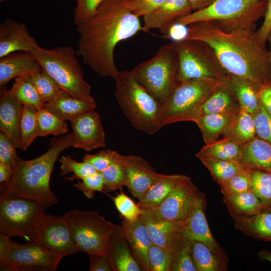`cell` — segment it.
Segmentation results:
<instances>
[{
	"mask_svg": "<svg viewBox=\"0 0 271 271\" xmlns=\"http://www.w3.org/2000/svg\"><path fill=\"white\" fill-rule=\"evenodd\" d=\"M14 167L11 165L0 163L1 184L8 182L12 177L14 174Z\"/></svg>",
	"mask_w": 271,
	"mask_h": 271,
	"instance_id": "cell-58",
	"label": "cell"
},
{
	"mask_svg": "<svg viewBox=\"0 0 271 271\" xmlns=\"http://www.w3.org/2000/svg\"><path fill=\"white\" fill-rule=\"evenodd\" d=\"M198 192L190 180L174 191L159 205L142 209L143 213L155 221L184 222Z\"/></svg>",
	"mask_w": 271,
	"mask_h": 271,
	"instance_id": "cell-14",
	"label": "cell"
},
{
	"mask_svg": "<svg viewBox=\"0 0 271 271\" xmlns=\"http://www.w3.org/2000/svg\"><path fill=\"white\" fill-rule=\"evenodd\" d=\"M223 138H232L241 145L256 136L252 115L240 109L234 119L222 134Z\"/></svg>",
	"mask_w": 271,
	"mask_h": 271,
	"instance_id": "cell-35",
	"label": "cell"
},
{
	"mask_svg": "<svg viewBox=\"0 0 271 271\" xmlns=\"http://www.w3.org/2000/svg\"><path fill=\"white\" fill-rule=\"evenodd\" d=\"M231 89L237 100L240 108L252 114L259 107V88L245 78L229 75L227 80Z\"/></svg>",
	"mask_w": 271,
	"mask_h": 271,
	"instance_id": "cell-29",
	"label": "cell"
},
{
	"mask_svg": "<svg viewBox=\"0 0 271 271\" xmlns=\"http://www.w3.org/2000/svg\"><path fill=\"white\" fill-rule=\"evenodd\" d=\"M42 69L65 92L74 97L96 103L91 85L83 77L77 52L70 46L45 49L38 46L32 53Z\"/></svg>",
	"mask_w": 271,
	"mask_h": 271,
	"instance_id": "cell-6",
	"label": "cell"
},
{
	"mask_svg": "<svg viewBox=\"0 0 271 271\" xmlns=\"http://www.w3.org/2000/svg\"><path fill=\"white\" fill-rule=\"evenodd\" d=\"M223 196L238 194L251 190V183L247 169L219 185Z\"/></svg>",
	"mask_w": 271,
	"mask_h": 271,
	"instance_id": "cell-46",
	"label": "cell"
},
{
	"mask_svg": "<svg viewBox=\"0 0 271 271\" xmlns=\"http://www.w3.org/2000/svg\"><path fill=\"white\" fill-rule=\"evenodd\" d=\"M42 70L33 54L16 52L0 58V86L3 87L13 79L31 76Z\"/></svg>",
	"mask_w": 271,
	"mask_h": 271,
	"instance_id": "cell-22",
	"label": "cell"
},
{
	"mask_svg": "<svg viewBox=\"0 0 271 271\" xmlns=\"http://www.w3.org/2000/svg\"><path fill=\"white\" fill-rule=\"evenodd\" d=\"M39 45L26 26L11 19L0 25V58L16 52L32 53Z\"/></svg>",
	"mask_w": 271,
	"mask_h": 271,
	"instance_id": "cell-19",
	"label": "cell"
},
{
	"mask_svg": "<svg viewBox=\"0 0 271 271\" xmlns=\"http://www.w3.org/2000/svg\"><path fill=\"white\" fill-rule=\"evenodd\" d=\"M191 254L197 271H224L228 258L224 252H216L203 242L191 240Z\"/></svg>",
	"mask_w": 271,
	"mask_h": 271,
	"instance_id": "cell-27",
	"label": "cell"
},
{
	"mask_svg": "<svg viewBox=\"0 0 271 271\" xmlns=\"http://www.w3.org/2000/svg\"><path fill=\"white\" fill-rule=\"evenodd\" d=\"M36 243L63 257L79 251L64 215L56 216L43 212L37 225Z\"/></svg>",
	"mask_w": 271,
	"mask_h": 271,
	"instance_id": "cell-13",
	"label": "cell"
},
{
	"mask_svg": "<svg viewBox=\"0 0 271 271\" xmlns=\"http://www.w3.org/2000/svg\"><path fill=\"white\" fill-rule=\"evenodd\" d=\"M252 115L256 136L271 144V114L259 101V109Z\"/></svg>",
	"mask_w": 271,
	"mask_h": 271,
	"instance_id": "cell-48",
	"label": "cell"
},
{
	"mask_svg": "<svg viewBox=\"0 0 271 271\" xmlns=\"http://www.w3.org/2000/svg\"><path fill=\"white\" fill-rule=\"evenodd\" d=\"M227 81L211 79H194L177 83L160 103L163 126L177 119L208 97Z\"/></svg>",
	"mask_w": 271,
	"mask_h": 271,
	"instance_id": "cell-12",
	"label": "cell"
},
{
	"mask_svg": "<svg viewBox=\"0 0 271 271\" xmlns=\"http://www.w3.org/2000/svg\"><path fill=\"white\" fill-rule=\"evenodd\" d=\"M23 104L15 98L9 90H1L0 129L20 148V125Z\"/></svg>",
	"mask_w": 271,
	"mask_h": 271,
	"instance_id": "cell-23",
	"label": "cell"
},
{
	"mask_svg": "<svg viewBox=\"0 0 271 271\" xmlns=\"http://www.w3.org/2000/svg\"><path fill=\"white\" fill-rule=\"evenodd\" d=\"M73 133L52 138L48 150L35 159L20 158L14 174L7 183L1 184V191H8L37 200L47 207L58 200L51 189V175L60 154L72 146Z\"/></svg>",
	"mask_w": 271,
	"mask_h": 271,
	"instance_id": "cell-3",
	"label": "cell"
},
{
	"mask_svg": "<svg viewBox=\"0 0 271 271\" xmlns=\"http://www.w3.org/2000/svg\"><path fill=\"white\" fill-rule=\"evenodd\" d=\"M187 34V26L174 23L169 27L165 36L173 42H178L185 40Z\"/></svg>",
	"mask_w": 271,
	"mask_h": 271,
	"instance_id": "cell-56",
	"label": "cell"
},
{
	"mask_svg": "<svg viewBox=\"0 0 271 271\" xmlns=\"http://www.w3.org/2000/svg\"><path fill=\"white\" fill-rule=\"evenodd\" d=\"M216 0H188L193 11H198L208 7Z\"/></svg>",
	"mask_w": 271,
	"mask_h": 271,
	"instance_id": "cell-59",
	"label": "cell"
},
{
	"mask_svg": "<svg viewBox=\"0 0 271 271\" xmlns=\"http://www.w3.org/2000/svg\"><path fill=\"white\" fill-rule=\"evenodd\" d=\"M122 155L118 154L115 161L100 173L104 182V192L122 191L126 183V172Z\"/></svg>",
	"mask_w": 271,
	"mask_h": 271,
	"instance_id": "cell-40",
	"label": "cell"
},
{
	"mask_svg": "<svg viewBox=\"0 0 271 271\" xmlns=\"http://www.w3.org/2000/svg\"><path fill=\"white\" fill-rule=\"evenodd\" d=\"M236 115L210 113L198 117L194 122L201 131L204 142L208 144L216 141L222 135Z\"/></svg>",
	"mask_w": 271,
	"mask_h": 271,
	"instance_id": "cell-33",
	"label": "cell"
},
{
	"mask_svg": "<svg viewBox=\"0 0 271 271\" xmlns=\"http://www.w3.org/2000/svg\"><path fill=\"white\" fill-rule=\"evenodd\" d=\"M191 241L181 234L176 239L171 248L173 253L171 271H197L191 256Z\"/></svg>",
	"mask_w": 271,
	"mask_h": 271,
	"instance_id": "cell-38",
	"label": "cell"
},
{
	"mask_svg": "<svg viewBox=\"0 0 271 271\" xmlns=\"http://www.w3.org/2000/svg\"><path fill=\"white\" fill-rule=\"evenodd\" d=\"M187 28L185 40L208 44L229 74L248 79L259 88L271 83L269 51L259 40L255 28L215 21L197 22Z\"/></svg>",
	"mask_w": 271,
	"mask_h": 271,
	"instance_id": "cell-1",
	"label": "cell"
},
{
	"mask_svg": "<svg viewBox=\"0 0 271 271\" xmlns=\"http://www.w3.org/2000/svg\"><path fill=\"white\" fill-rule=\"evenodd\" d=\"M131 71L138 82L162 102L177 84L178 60L174 42L162 46L152 58Z\"/></svg>",
	"mask_w": 271,
	"mask_h": 271,
	"instance_id": "cell-8",
	"label": "cell"
},
{
	"mask_svg": "<svg viewBox=\"0 0 271 271\" xmlns=\"http://www.w3.org/2000/svg\"><path fill=\"white\" fill-rule=\"evenodd\" d=\"M240 109L233 92L226 82L206 99L179 117L176 122L194 121L202 115L210 113L236 115Z\"/></svg>",
	"mask_w": 271,
	"mask_h": 271,
	"instance_id": "cell-17",
	"label": "cell"
},
{
	"mask_svg": "<svg viewBox=\"0 0 271 271\" xmlns=\"http://www.w3.org/2000/svg\"><path fill=\"white\" fill-rule=\"evenodd\" d=\"M96 106V103L74 97L63 90L55 100L51 103L44 104L42 107L65 121H70L89 111L94 110Z\"/></svg>",
	"mask_w": 271,
	"mask_h": 271,
	"instance_id": "cell-26",
	"label": "cell"
},
{
	"mask_svg": "<svg viewBox=\"0 0 271 271\" xmlns=\"http://www.w3.org/2000/svg\"><path fill=\"white\" fill-rule=\"evenodd\" d=\"M121 225L123 236L142 270L151 271L148 252L153 243L141 215L131 222L122 218Z\"/></svg>",
	"mask_w": 271,
	"mask_h": 271,
	"instance_id": "cell-20",
	"label": "cell"
},
{
	"mask_svg": "<svg viewBox=\"0 0 271 271\" xmlns=\"http://www.w3.org/2000/svg\"><path fill=\"white\" fill-rule=\"evenodd\" d=\"M39 137L49 134L56 136L65 134L68 131L67 124L51 111L41 107L37 109Z\"/></svg>",
	"mask_w": 271,
	"mask_h": 271,
	"instance_id": "cell-43",
	"label": "cell"
},
{
	"mask_svg": "<svg viewBox=\"0 0 271 271\" xmlns=\"http://www.w3.org/2000/svg\"><path fill=\"white\" fill-rule=\"evenodd\" d=\"M17 147L12 139L3 131L0 132V163L14 167L20 159L16 152Z\"/></svg>",
	"mask_w": 271,
	"mask_h": 271,
	"instance_id": "cell-52",
	"label": "cell"
},
{
	"mask_svg": "<svg viewBox=\"0 0 271 271\" xmlns=\"http://www.w3.org/2000/svg\"><path fill=\"white\" fill-rule=\"evenodd\" d=\"M133 0H104L92 17L77 27L78 56L102 77L113 79L119 73L114 51L121 41L143 31L139 18L131 12Z\"/></svg>",
	"mask_w": 271,
	"mask_h": 271,
	"instance_id": "cell-2",
	"label": "cell"
},
{
	"mask_svg": "<svg viewBox=\"0 0 271 271\" xmlns=\"http://www.w3.org/2000/svg\"><path fill=\"white\" fill-rule=\"evenodd\" d=\"M239 162L246 169L271 173V144L255 136L241 145Z\"/></svg>",
	"mask_w": 271,
	"mask_h": 271,
	"instance_id": "cell-24",
	"label": "cell"
},
{
	"mask_svg": "<svg viewBox=\"0 0 271 271\" xmlns=\"http://www.w3.org/2000/svg\"><path fill=\"white\" fill-rule=\"evenodd\" d=\"M241 145L232 138H223L205 144L196 154L199 159L209 158L239 162L241 153Z\"/></svg>",
	"mask_w": 271,
	"mask_h": 271,
	"instance_id": "cell-32",
	"label": "cell"
},
{
	"mask_svg": "<svg viewBox=\"0 0 271 271\" xmlns=\"http://www.w3.org/2000/svg\"><path fill=\"white\" fill-rule=\"evenodd\" d=\"M223 201L233 219L254 215L265 208L251 190L223 196Z\"/></svg>",
	"mask_w": 271,
	"mask_h": 271,
	"instance_id": "cell-31",
	"label": "cell"
},
{
	"mask_svg": "<svg viewBox=\"0 0 271 271\" xmlns=\"http://www.w3.org/2000/svg\"><path fill=\"white\" fill-rule=\"evenodd\" d=\"M108 259L114 271L142 270L123 235L114 243Z\"/></svg>",
	"mask_w": 271,
	"mask_h": 271,
	"instance_id": "cell-34",
	"label": "cell"
},
{
	"mask_svg": "<svg viewBox=\"0 0 271 271\" xmlns=\"http://www.w3.org/2000/svg\"><path fill=\"white\" fill-rule=\"evenodd\" d=\"M173 42L178 60L177 83L194 79L227 81L230 74L208 44L196 40Z\"/></svg>",
	"mask_w": 271,
	"mask_h": 271,
	"instance_id": "cell-9",
	"label": "cell"
},
{
	"mask_svg": "<svg viewBox=\"0 0 271 271\" xmlns=\"http://www.w3.org/2000/svg\"><path fill=\"white\" fill-rule=\"evenodd\" d=\"M0 233V270L54 271L63 256L36 243L19 244Z\"/></svg>",
	"mask_w": 271,
	"mask_h": 271,
	"instance_id": "cell-11",
	"label": "cell"
},
{
	"mask_svg": "<svg viewBox=\"0 0 271 271\" xmlns=\"http://www.w3.org/2000/svg\"><path fill=\"white\" fill-rule=\"evenodd\" d=\"M114 79L118 104L135 128L153 134L163 127L160 103L138 82L131 70L119 71Z\"/></svg>",
	"mask_w": 271,
	"mask_h": 271,
	"instance_id": "cell-4",
	"label": "cell"
},
{
	"mask_svg": "<svg viewBox=\"0 0 271 271\" xmlns=\"http://www.w3.org/2000/svg\"><path fill=\"white\" fill-rule=\"evenodd\" d=\"M74 186L77 190L81 191L89 199L93 198L96 192H104L103 177L99 172L78 180Z\"/></svg>",
	"mask_w": 271,
	"mask_h": 271,
	"instance_id": "cell-49",
	"label": "cell"
},
{
	"mask_svg": "<svg viewBox=\"0 0 271 271\" xmlns=\"http://www.w3.org/2000/svg\"><path fill=\"white\" fill-rule=\"evenodd\" d=\"M235 228L246 235L271 241V208L254 215L233 219Z\"/></svg>",
	"mask_w": 271,
	"mask_h": 271,
	"instance_id": "cell-28",
	"label": "cell"
},
{
	"mask_svg": "<svg viewBox=\"0 0 271 271\" xmlns=\"http://www.w3.org/2000/svg\"><path fill=\"white\" fill-rule=\"evenodd\" d=\"M258 94L260 102L271 114V83L261 87Z\"/></svg>",
	"mask_w": 271,
	"mask_h": 271,
	"instance_id": "cell-57",
	"label": "cell"
},
{
	"mask_svg": "<svg viewBox=\"0 0 271 271\" xmlns=\"http://www.w3.org/2000/svg\"><path fill=\"white\" fill-rule=\"evenodd\" d=\"M191 179L181 174H162L150 187L144 198L137 203L141 209L151 208L159 205L174 191Z\"/></svg>",
	"mask_w": 271,
	"mask_h": 271,
	"instance_id": "cell-25",
	"label": "cell"
},
{
	"mask_svg": "<svg viewBox=\"0 0 271 271\" xmlns=\"http://www.w3.org/2000/svg\"><path fill=\"white\" fill-rule=\"evenodd\" d=\"M266 2L267 5L263 23L259 29L256 31L259 40L264 45H265L271 31V0H266Z\"/></svg>",
	"mask_w": 271,
	"mask_h": 271,
	"instance_id": "cell-54",
	"label": "cell"
},
{
	"mask_svg": "<svg viewBox=\"0 0 271 271\" xmlns=\"http://www.w3.org/2000/svg\"><path fill=\"white\" fill-rule=\"evenodd\" d=\"M118 154L115 151L102 150L95 154H86L82 159L91 164L97 172H101L115 161Z\"/></svg>",
	"mask_w": 271,
	"mask_h": 271,
	"instance_id": "cell-51",
	"label": "cell"
},
{
	"mask_svg": "<svg viewBox=\"0 0 271 271\" xmlns=\"http://www.w3.org/2000/svg\"><path fill=\"white\" fill-rule=\"evenodd\" d=\"M47 207L37 200L11 191H1L0 233L36 243L37 223Z\"/></svg>",
	"mask_w": 271,
	"mask_h": 271,
	"instance_id": "cell-7",
	"label": "cell"
},
{
	"mask_svg": "<svg viewBox=\"0 0 271 271\" xmlns=\"http://www.w3.org/2000/svg\"><path fill=\"white\" fill-rule=\"evenodd\" d=\"M258 255L260 260H266L271 262V251L262 249L259 251Z\"/></svg>",
	"mask_w": 271,
	"mask_h": 271,
	"instance_id": "cell-60",
	"label": "cell"
},
{
	"mask_svg": "<svg viewBox=\"0 0 271 271\" xmlns=\"http://www.w3.org/2000/svg\"><path fill=\"white\" fill-rule=\"evenodd\" d=\"M267 41L269 42V45H270V50L269 51V58H270V63H271V31L269 34V35L267 38Z\"/></svg>",
	"mask_w": 271,
	"mask_h": 271,
	"instance_id": "cell-61",
	"label": "cell"
},
{
	"mask_svg": "<svg viewBox=\"0 0 271 271\" xmlns=\"http://www.w3.org/2000/svg\"><path fill=\"white\" fill-rule=\"evenodd\" d=\"M90 258V271H114L109 259L100 254H89Z\"/></svg>",
	"mask_w": 271,
	"mask_h": 271,
	"instance_id": "cell-55",
	"label": "cell"
},
{
	"mask_svg": "<svg viewBox=\"0 0 271 271\" xmlns=\"http://www.w3.org/2000/svg\"><path fill=\"white\" fill-rule=\"evenodd\" d=\"M247 170L251 191L260 200L264 208H271V173L258 170Z\"/></svg>",
	"mask_w": 271,
	"mask_h": 271,
	"instance_id": "cell-42",
	"label": "cell"
},
{
	"mask_svg": "<svg viewBox=\"0 0 271 271\" xmlns=\"http://www.w3.org/2000/svg\"><path fill=\"white\" fill-rule=\"evenodd\" d=\"M20 148L26 151L39 137L37 109L23 105L20 125Z\"/></svg>",
	"mask_w": 271,
	"mask_h": 271,
	"instance_id": "cell-37",
	"label": "cell"
},
{
	"mask_svg": "<svg viewBox=\"0 0 271 271\" xmlns=\"http://www.w3.org/2000/svg\"><path fill=\"white\" fill-rule=\"evenodd\" d=\"M9 90L12 95L23 105H29L37 109L43 105L30 76L16 78Z\"/></svg>",
	"mask_w": 271,
	"mask_h": 271,
	"instance_id": "cell-39",
	"label": "cell"
},
{
	"mask_svg": "<svg viewBox=\"0 0 271 271\" xmlns=\"http://www.w3.org/2000/svg\"><path fill=\"white\" fill-rule=\"evenodd\" d=\"M126 172L125 185L139 201L145 196L161 174L143 158L136 155L122 156Z\"/></svg>",
	"mask_w": 271,
	"mask_h": 271,
	"instance_id": "cell-18",
	"label": "cell"
},
{
	"mask_svg": "<svg viewBox=\"0 0 271 271\" xmlns=\"http://www.w3.org/2000/svg\"><path fill=\"white\" fill-rule=\"evenodd\" d=\"M78 251L108 258L115 241L123 235L121 225L107 221L93 211L71 210L64 215Z\"/></svg>",
	"mask_w": 271,
	"mask_h": 271,
	"instance_id": "cell-5",
	"label": "cell"
},
{
	"mask_svg": "<svg viewBox=\"0 0 271 271\" xmlns=\"http://www.w3.org/2000/svg\"><path fill=\"white\" fill-rule=\"evenodd\" d=\"M166 0H133L131 5L132 13L140 18L153 12Z\"/></svg>",
	"mask_w": 271,
	"mask_h": 271,
	"instance_id": "cell-53",
	"label": "cell"
},
{
	"mask_svg": "<svg viewBox=\"0 0 271 271\" xmlns=\"http://www.w3.org/2000/svg\"><path fill=\"white\" fill-rule=\"evenodd\" d=\"M207 205L204 193L199 191L185 220L181 234L191 240L204 243L216 252L224 251L214 238L207 222L205 210Z\"/></svg>",
	"mask_w": 271,
	"mask_h": 271,
	"instance_id": "cell-16",
	"label": "cell"
},
{
	"mask_svg": "<svg viewBox=\"0 0 271 271\" xmlns=\"http://www.w3.org/2000/svg\"><path fill=\"white\" fill-rule=\"evenodd\" d=\"M192 11L188 0H166L153 12L143 17V31L155 29L165 35L171 25Z\"/></svg>",
	"mask_w": 271,
	"mask_h": 271,
	"instance_id": "cell-21",
	"label": "cell"
},
{
	"mask_svg": "<svg viewBox=\"0 0 271 271\" xmlns=\"http://www.w3.org/2000/svg\"><path fill=\"white\" fill-rule=\"evenodd\" d=\"M151 271H171L173 253L171 248L153 244L148 252Z\"/></svg>",
	"mask_w": 271,
	"mask_h": 271,
	"instance_id": "cell-45",
	"label": "cell"
},
{
	"mask_svg": "<svg viewBox=\"0 0 271 271\" xmlns=\"http://www.w3.org/2000/svg\"><path fill=\"white\" fill-rule=\"evenodd\" d=\"M153 244L171 248L182 231L184 222L157 221L141 214Z\"/></svg>",
	"mask_w": 271,
	"mask_h": 271,
	"instance_id": "cell-30",
	"label": "cell"
},
{
	"mask_svg": "<svg viewBox=\"0 0 271 271\" xmlns=\"http://www.w3.org/2000/svg\"><path fill=\"white\" fill-rule=\"evenodd\" d=\"M199 160L209 171L213 180L219 185L246 170L238 161L209 158Z\"/></svg>",
	"mask_w": 271,
	"mask_h": 271,
	"instance_id": "cell-36",
	"label": "cell"
},
{
	"mask_svg": "<svg viewBox=\"0 0 271 271\" xmlns=\"http://www.w3.org/2000/svg\"><path fill=\"white\" fill-rule=\"evenodd\" d=\"M10 1H12V0H0V2H4Z\"/></svg>",
	"mask_w": 271,
	"mask_h": 271,
	"instance_id": "cell-62",
	"label": "cell"
},
{
	"mask_svg": "<svg viewBox=\"0 0 271 271\" xmlns=\"http://www.w3.org/2000/svg\"><path fill=\"white\" fill-rule=\"evenodd\" d=\"M266 0H216L205 9L181 17L175 23L184 26L200 22L216 21L234 25L255 27L264 16Z\"/></svg>",
	"mask_w": 271,
	"mask_h": 271,
	"instance_id": "cell-10",
	"label": "cell"
},
{
	"mask_svg": "<svg viewBox=\"0 0 271 271\" xmlns=\"http://www.w3.org/2000/svg\"><path fill=\"white\" fill-rule=\"evenodd\" d=\"M30 77L43 104L53 102L63 90L58 84L42 69Z\"/></svg>",
	"mask_w": 271,
	"mask_h": 271,
	"instance_id": "cell-41",
	"label": "cell"
},
{
	"mask_svg": "<svg viewBox=\"0 0 271 271\" xmlns=\"http://www.w3.org/2000/svg\"><path fill=\"white\" fill-rule=\"evenodd\" d=\"M70 121L73 130L72 147L89 152L105 146L101 119L94 110Z\"/></svg>",
	"mask_w": 271,
	"mask_h": 271,
	"instance_id": "cell-15",
	"label": "cell"
},
{
	"mask_svg": "<svg viewBox=\"0 0 271 271\" xmlns=\"http://www.w3.org/2000/svg\"><path fill=\"white\" fill-rule=\"evenodd\" d=\"M104 0H76L74 21L77 27L89 21Z\"/></svg>",
	"mask_w": 271,
	"mask_h": 271,
	"instance_id": "cell-50",
	"label": "cell"
},
{
	"mask_svg": "<svg viewBox=\"0 0 271 271\" xmlns=\"http://www.w3.org/2000/svg\"><path fill=\"white\" fill-rule=\"evenodd\" d=\"M59 162L60 163V176H64L70 173L73 174L71 177L65 178L69 181L80 180L97 172L91 164L83 161L77 162L69 155L62 156Z\"/></svg>",
	"mask_w": 271,
	"mask_h": 271,
	"instance_id": "cell-44",
	"label": "cell"
},
{
	"mask_svg": "<svg viewBox=\"0 0 271 271\" xmlns=\"http://www.w3.org/2000/svg\"><path fill=\"white\" fill-rule=\"evenodd\" d=\"M114 204L122 218L131 222L137 219L142 214L143 210L138 204L122 191L112 198Z\"/></svg>",
	"mask_w": 271,
	"mask_h": 271,
	"instance_id": "cell-47",
	"label": "cell"
}]
</instances>
